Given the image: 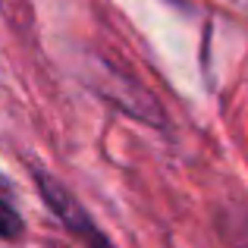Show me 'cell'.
<instances>
[{"instance_id":"obj_1","label":"cell","mask_w":248,"mask_h":248,"mask_svg":"<svg viewBox=\"0 0 248 248\" xmlns=\"http://www.w3.org/2000/svg\"><path fill=\"white\" fill-rule=\"evenodd\" d=\"M35 179H38V192L44 195V201L50 204V211L63 220V226H66V230L73 232L85 248H113L107 239H104V232L88 220V214L79 207V201H76L73 195L60 186V182H54V176L38 173Z\"/></svg>"},{"instance_id":"obj_3","label":"cell","mask_w":248,"mask_h":248,"mask_svg":"<svg viewBox=\"0 0 248 248\" xmlns=\"http://www.w3.org/2000/svg\"><path fill=\"white\" fill-rule=\"evenodd\" d=\"M176 3H179V0H176Z\"/></svg>"},{"instance_id":"obj_2","label":"cell","mask_w":248,"mask_h":248,"mask_svg":"<svg viewBox=\"0 0 248 248\" xmlns=\"http://www.w3.org/2000/svg\"><path fill=\"white\" fill-rule=\"evenodd\" d=\"M22 236V217L0 198V239H16Z\"/></svg>"}]
</instances>
